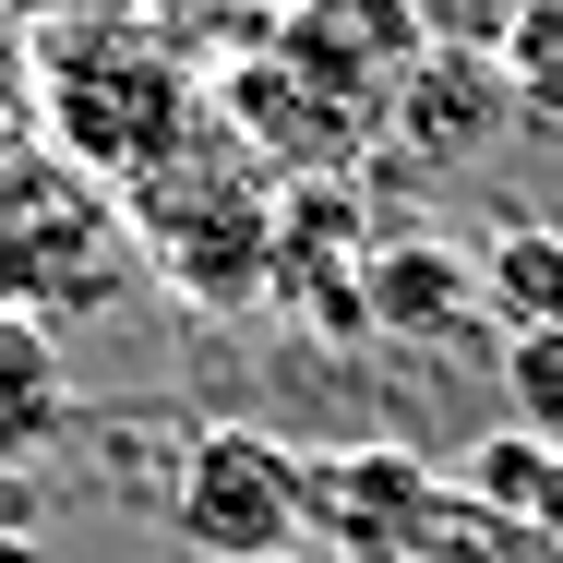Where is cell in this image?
Returning <instances> with one entry per match:
<instances>
[{
    "instance_id": "6",
    "label": "cell",
    "mask_w": 563,
    "mask_h": 563,
    "mask_svg": "<svg viewBox=\"0 0 563 563\" xmlns=\"http://www.w3.org/2000/svg\"><path fill=\"white\" fill-rule=\"evenodd\" d=\"M276 60L312 97H336L347 120H384L396 85L420 73V24H408V0H300L276 24Z\"/></svg>"
},
{
    "instance_id": "9",
    "label": "cell",
    "mask_w": 563,
    "mask_h": 563,
    "mask_svg": "<svg viewBox=\"0 0 563 563\" xmlns=\"http://www.w3.org/2000/svg\"><path fill=\"white\" fill-rule=\"evenodd\" d=\"M60 432H73V360L36 312L0 300V467H36Z\"/></svg>"
},
{
    "instance_id": "13",
    "label": "cell",
    "mask_w": 563,
    "mask_h": 563,
    "mask_svg": "<svg viewBox=\"0 0 563 563\" xmlns=\"http://www.w3.org/2000/svg\"><path fill=\"white\" fill-rule=\"evenodd\" d=\"M504 85H516V120L563 132V0H528V24L504 36Z\"/></svg>"
},
{
    "instance_id": "5",
    "label": "cell",
    "mask_w": 563,
    "mask_h": 563,
    "mask_svg": "<svg viewBox=\"0 0 563 563\" xmlns=\"http://www.w3.org/2000/svg\"><path fill=\"white\" fill-rule=\"evenodd\" d=\"M444 516H455V492L408 444L312 455V540H324L336 563H432Z\"/></svg>"
},
{
    "instance_id": "20",
    "label": "cell",
    "mask_w": 563,
    "mask_h": 563,
    "mask_svg": "<svg viewBox=\"0 0 563 563\" xmlns=\"http://www.w3.org/2000/svg\"><path fill=\"white\" fill-rule=\"evenodd\" d=\"M300 563H312V552H300Z\"/></svg>"
},
{
    "instance_id": "17",
    "label": "cell",
    "mask_w": 563,
    "mask_h": 563,
    "mask_svg": "<svg viewBox=\"0 0 563 563\" xmlns=\"http://www.w3.org/2000/svg\"><path fill=\"white\" fill-rule=\"evenodd\" d=\"M528 528H540V540L563 552V444H552V479H540V516H528Z\"/></svg>"
},
{
    "instance_id": "14",
    "label": "cell",
    "mask_w": 563,
    "mask_h": 563,
    "mask_svg": "<svg viewBox=\"0 0 563 563\" xmlns=\"http://www.w3.org/2000/svg\"><path fill=\"white\" fill-rule=\"evenodd\" d=\"M420 48H467V60H504V36L528 24V0H408Z\"/></svg>"
},
{
    "instance_id": "16",
    "label": "cell",
    "mask_w": 563,
    "mask_h": 563,
    "mask_svg": "<svg viewBox=\"0 0 563 563\" xmlns=\"http://www.w3.org/2000/svg\"><path fill=\"white\" fill-rule=\"evenodd\" d=\"M504 372H516V408H540V420L563 432V336H516Z\"/></svg>"
},
{
    "instance_id": "1",
    "label": "cell",
    "mask_w": 563,
    "mask_h": 563,
    "mask_svg": "<svg viewBox=\"0 0 563 563\" xmlns=\"http://www.w3.org/2000/svg\"><path fill=\"white\" fill-rule=\"evenodd\" d=\"M36 97H48V144L73 156V168H97L109 192H132L192 120H205V85H192V60L168 48V24H144V12H60L48 36H36Z\"/></svg>"
},
{
    "instance_id": "11",
    "label": "cell",
    "mask_w": 563,
    "mask_h": 563,
    "mask_svg": "<svg viewBox=\"0 0 563 563\" xmlns=\"http://www.w3.org/2000/svg\"><path fill=\"white\" fill-rule=\"evenodd\" d=\"M492 324H516V336H563V228H504L492 240Z\"/></svg>"
},
{
    "instance_id": "4",
    "label": "cell",
    "mask_w": 563,
    "mask_h": 563,
    "mask_svg": "<svg viewBox=\"0 0 563 563\" xmlns=\"http://www.w3.org/2000/svg\"><path fill=\"white\" fill-rule=\"evenodd\" d=\"M156 516L205 563H300V540H312V455H288L252 420H217V432H192Z\"/></svg>"
},
{
    "instance_id": "18",
    "label": "cell",
    "mask_w": 563,
    "mask_h": 563,
    "mask_svg": "<svg viewBox=\"0 0 563 563\" xmlns=\"http://www.w3.org/2000/svg\"><path fill=\"white\" fill-rule=\"evenodd\" d=\"M60 12H73V0H0V24H12V36H48Z\"/></svg>"
},
{
    "instance_id": "10",
    "label": "cell",
    "mask_w": 563,
    "mask_h": 563,
    "mask_svg": "<svg viewBox=\"0 0 563 563\" xmlns=\"http://www.w3.org/2000/svg\"><path fill=\"white\" fill-rule=\"evenodd\" d=\"M479 300H492V276H479V264H455L444 240L372 252V324H384V336H455Z\"/></svg>"
},
{
    "instance_id": "19",
    "label": "cell",
    "mask_w": 563,
    "mask_h": 563,
    "mask_svg": "<svg viewBox=\"0 0 563 563\" xmlns=\"http://www.w3.org/2000/svg\"><path fill=\"white\" fill-rule=\"evenodd\" d=\"M0 563H48V552H36V540H12V528H0Z\"/></svg>"
},
{
    "instance_id": "12",
    "label": "cell",
    "mask_w": 563,
    "mask_h": 563,
    "mask_svg": "<svg viewBox=\"0 0 563 563\" xmlns=\"http://www.w3.org/2000/svg\"><path fill=\"white\" fill-rule=\"evenodd\" d=\"M540 479H552V432H492V444H467V467H455V492L479 504V516H540Z\"/></svg>"
},
{
    "instance_id": "3",
    "label": "cell",
    "mask_w": 563,
    "mask_h": 563,
    "mask_svg": "<svg viewBox=\"0 0 563 563\" xmlns=\"http://www.w3.org/2000/svg\"><path fill=\"white\" fill-rule=\"evenodd\" d=\"M132 276V205L97 168H73L60 144H36L24 168H0V300L36 312L48 336L73 312H97Z\"/></svg>"
},
{
    "instance_id": "8",
    "label": "cell",
    "mask_w": 563,
    "mask_h": 563,
    "mask_svg": "<svg viewBox=\"0 0 563 563\" xmlns=\"http://www.w3.org/2000/svg\"><path fill=\"white\" fill-rule=\"evenodd\" d=\"M217 120L252 144V156H264V168H312V180H324L347 144H360V120H347L336 97H312L276 48H264V60H240V73L217 85Z\"/></svg>"
},
{
    "instance_id": "7",
    "label": "cell",
    "mask_w": 563,
    "mask_h": 563,
    "mask_svg": "<svg viewBox=\"0 0 563 563\" xmlns=\"http://www.w3.org/2000/svg\"><path fill=\"white\" fill-rule=\"evenodd\" d=\"M504 120H516V85H504V60H467V48H420V73L396 85L384 132H396L420 168H455V156H479Z\"/></svg>"
},
{
    "instance_id": "2",
    "label": "cell",
    "mask_w": 563,
    "mask_h": 563,
    "mask_svg": "<svg viewBox=\"0 0 563 563\" xmlns=\"http://www.w3.org/2000/svg\"><path fill=\"white\" fill-rule=\"evenodd\" d=\"M120 205H132V252H144L180 300H205V312H240V300L276 276V180H264V156H252L217 109L192 120Z\"/></svg>"
},
{
    "instance_id": "15",
    "label": "cell",
    "mask_w": 563,
    "mask_h": 563,
    "mask_svg": "<svg viewBox=\"0 0 563 563\" xmlns=\"http://www.w3.org/2000/svg\"><path fill=\"white\" fill-rule=\"evenodd\" d=\"M36 109H48V97H36V48L0 24V168H24V156H36V132H48Z\"/></svg>"
}]
</instances>
